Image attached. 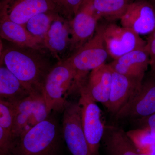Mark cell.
<instances>
[{"label":"cell","mask_w":155,"mask_h":155,"mask_svg":"<svg viewBox=\"0 0 155 155\" xmlns=\"http://www.w3.org/2000/svg\"><path fill=\"white\" fill-rule=\"evenodd\" d=\"M1 64L5 65L31 94H41L53 66L47 50L2 44Z\"/></svg>","instance_id":"cell-1"},{"label":"cell","mask_w":155,"mask_h":155,"mask_svg":"<svg viewBox=\"0 0 155 155\" xmlns=\"http://www.w3.org/2000/svg\"><path fill=\"white\" fill-rule=\"evenodd\" d=\"M60 144L59 126L49 116L17 140L13 155H57Z\"/></svg>","instance_id":"cell-2"},{"label":"cell","mask_w":155,"mask_h":155,"mask_svg":"<svg viewBox=\"0 0 155 155\" xmlns=\"http://www.w3.org/2000/svg\"><path fill=\"white\" fill-rule=\"evenodd\" d=\"M104 24L97 25L92 38L67 58L76 73L72 92H78L90 72L106 64L109 55L104 40Z\"/></svg>","instance_id":"cell-3"},{"label":"cell","mask_w":155,"mask_h":155,"mask_svg":"<svg viewBox=\"0 0 155 155\" xmlns=\"http://www.w3.org/2000/svg\"><path fill=\"white\" fill-rule=\"evenodd\" d=\"M75 71L68 59L58 62L49 72L42 90V95L49 112H64L69 102L67 98L72 92Z\"/></svg>","instance_id":"cell-4"},{"label":"cell","mask_w":155,"mask_h":155,"mask_svg":"<svg viewBox=\"0 0 155 155\" xmlns=\"http://www.w3.org/2000/svg\"><path fill=\"white\" fill-rule=\"evenodd\" d=\"M14 106L13 134L16 142L21 135L47 119L50 114L41 94H32Z\"/></svg>","instance_id":"cell-5"},{"label":"cell","mask_w":155,"mask_h":155,"mask_svg":"<svg viewBox=\"0 0 155 155\" xmlns=\"http://www.w3.org/2000/svg\"><path fill=\"white\" fill-rule=\"evenodd\" d=\"M78 93L82 127L91 153V155H100V144L105 128L102 120L101 109L84 91L80 90Z\"/></svg>","instance_id":"cell-6"},{"label":"cell","mask_w":155,"mask_h":155,"mask_svg":"<svg viewBox=\"0 0 155 155\" xmlns=\"http://www.w3.org/2000/svg\"><path fill=\"white\" fill-rule=\"evenodd\" d=\"M63 113L62 133L70 152L72 155H91L84 132L78 103L68 102Z\"/></svg>","instance_id":"cell-7"},{"label":"cell","mask_w":155,"mask_h":155,"mask_svg":"<svg viewBox=\"0 0 155 155\" xmlns=\"http://www.w3.org/2000/svg\"><path fill=\"white\" fill-rule=\"evenodd\" d=\"M104 38L109 55L114 60L145 47L147 41L130 28L113 22L104 24Z\"/></svg>","instance_id":"cell-8"},{"label":"cell","mask_w":155,"mask_h":155,"mask_svg":"<svg viewBox=\"0 0 155 155\" xmlns=\"http://www.w3.org/2000/svg\"><path fill=\"white\" fill-rule=\"evenodd\" d=\"M143 81L136 94L115 115L117 120L144 118L155 113V72Z\"/></svg>","instance_id":"cell-9"},{"label":"cell","mask_w":155,"mask_h":155,"mask_svg":"<svg viewBox=\"0 0 155 155\" xmlns=\"http://www.w3.org/2000/svg\"><path fill=\"white\" fill-rule=\"evenodd\" d=\"M55 10L53 0H1L0 19L24 25L37 14Z\"/></svg>","instance_id":"cell-10"},{"label":"cell","mask_w":155,"mask_h":155,"mask_svg":"<svg viewBox=\"0 0 155 155\" xmlns=\"http://www.w3.org/2000/svg\"><path fill=\"white\" fill-rule=\"evenodd\" d=\"M100 19L89 4L84 0L77 14L70 21L71 35L70 56L92 38Z\"/></svg>","instance_id":"cell-11"},{"label":"cell","mask_w":155,"mask_h":155,"mask_svg":"<svg viewBox=\"0 0 155 155\" xmlns=\"http://www.w3.org/2000/svg\"><path fill=\"white\" fill-rule=\"evenodd\" d=\"M120 20L122 26L139 35H150L155 30V9L149 0H135Z\"/></svg>","instance_id":"cell-12"},{"label":"cell","mask_w":155,"mask_h":155,"mask_svg":"<svg viewBox=\"0 0 155 155\" xmlns=\"http://www.w3.org/2000/svg\"><path fill=\"white\" fill-rule=\"evenodd\" d=\"M44 44L58 62L70 56L71 46L70 21L60 15L55 19L43 39Z\"/></svg>","instance_id":"cell-13"},{"label":"cell","mask_w":155,"mask_h":155,"mask_svg":"<svg viewBox=\"0 0 155 155\" xmlns=\"http://www.w3.org/2000/svg\"><path fill=\"white\" fill-rule=\"evenodd\" d=\"M143 81L119 74L113 70L110 94L105 107L108 111L115 116L139 90Z\"/></svg>","instance_id":"cell-14"},{"label":"cell","mask_w":155,"mask_h":155,"mask_svg":"<svg viewBox=\"0 0 155 155\" xmlns=\"http://www.w3.org/2000/svg\"><path fill=\"white\" fill-rule=\"evenodd\" d=\"M112 79V68L109 64H104L90 72L79 91H84L96 102L106 107L110 98Z\"/></svg>","instance_id":"cell-15"},{"label":"cell","mask_w":155,"mask_h":155,"mask_svg":"<svg viewBox=\"0 0 155 155\" xmlns=\"http://www.w3.org/2000/svg\"><path fill=\"white\" fill-rule=\"evenodd\" d=\"M109 65L117 73L143 81L150 65L149 54L145 47L127 53L114 60Z\"/></svg>","instance_id":"cell-16"},{"label":"cell","mask_w":155,"mask_h":155,"mask_svg":"<svg viewBox=\"0 0 155 155\" xmlns=\"http://www.w3.org/2000/svg\"><path fill=\"white\" fill-rule=\"evenodd\" d=\"M102 142L107 155H147L137 149L127 132L116 126H105Z\"/></svg>","instance_id":"cell-17"},{"label":"cell","mask_w":155,"mask_h":155,"mask_svg":"<svg viewBox=\"0 0 155 155\" xmlns=\"http://www.w3.org/2000/svg\"><path fill=\"white\" fill-rule=\"evenodd\" d=\"M1 38L16 45L37 49L47 50L43 41L32 36L22 24L0 19Z\"/></svg>","instance_id":"cell-18"},{"label":"cell","mask_w":155,"mask_h":155,"mask_svg":"<svg viewBox=\"0 0 155 155\" xmlns=\"http://www.w3.org/2000/svg\"><path fill=\"white\" fill-rule=\"evenodd\" d=\"M32 94L3 64L0 67V101L15 104Z\"/></svg>","instance_id":"cell-19"},{"label":"cell","mask_w":155,"mask_h":155,"mask_svg":"<svg viewBox=\"0 0 155 155\" xmlns=\"http://www.w3.org/2000/svg\"><path fill=\"white\" fill-rule=\"evenodd\" d=\"M14 119V105L0 101V155H13L16 143Z\"/></svg>","instance_id":"cell-20"},{"label":"cell","mask_w":155,"mask_h":155,"mask_svg":"<svg viewBox=\"0 0 155 155\" xmlns=\"http://www.w3.org/2000/svg\"><path fill=\"white\" fill-rule=\"evenodd\" d=\"M100 19L110 22L121 19L131 0H85Z\"/></svg>","instance_id":"cell-21"},{"label":"cell","mask_w":155,"mask_h":155,"mask_svg":"<svg viewBox=\"0 0 155 155\" xmlns=\"http://www.w3.org/2000/svg\"><path fill=\"white\" fill-rule=\"evenodd\" d=\"M60 15L56 10L42 12L31 18L24 25L31 35L43 41L52 23Z\"/></svg>","instance_id":"cell-22"},{"label":"cell","mask_w":155,"mask_h":155,"mask_svg":"<svg viewBox=\"0 0 155 155\" xmlns=\"http://www.w3.org/2000/svg\"><path fill=\"white\" fill-rule=\"evenodd\" d=\"M126 132L137 149L143 153L155 143L154 137L147 129L138 128Z\"/></svg>","instance_id":"cell-23"},{"label":"cell","mask_w":155,"mask_h":155,"mask_svg":"<svg viewBox=\"0 0 155 155\" xmlns=\"http://www.w3.org/2000/svg\"><path fill=\"white\" fill-rule=\"evenodd\" d=\"M59 14L71 21L75 17L84 0H53Z\"/></svg>","instance_id":"cell-24"},{"label":"cell","mask_w":155,"mask_h":155,"mask_svg":"<svg viewBox=\"0 0 155 155\" xmlns=\"http://www.w3.org/2000/svg\"><path fill=\"white\" fill-rule=\"evenodd\" d=\"M138 128H145L149 130L152 134H155V113L141 119L134 120Z\"/></svg>","instance_id":"cell-25"},{"label":"cell","mask_w":155,"mask_h":155,"mask_svg":"<svg viewBox=\"0 0 155 155\" xmlns=\"http://www.w3.org/2000/svg\"><path fill=\"white\" fill-rule=\"evenodd\" d=\"M146 41L145 48L150 55V65L152 71L155 72V30L150 34Z\"/></svg>","instance_id":"cell-26"},{"label":"cell","mask_w":155,"mask_h":155,"mask_svg":"<svg viewBox=\"0 0 155 155\" xmlns=\"http://www.w3.org/2000/svg\"><path fill=\"white\" fill-rule=\"evenodd\" d=\"M144 154L147 155H155V143L150 147Z\"/></svg>","instance_id":"cell-27"},{"label":"cell","mask_w":155,"mask_h":155,"mask_svg":"<svg viewBox=\"0 0 155 155\" xmlns=\"http://www.w3.org/2000/svg\"><path fill=\"white\" fill-rule=\"evenodd\" d=\"M149 1L151 3V4H152L153 5V6L154 8L155 9V0H149Z\"/></svg>","instance_id":"cell-28"}]
</instances>
